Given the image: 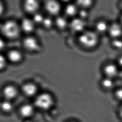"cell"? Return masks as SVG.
I'll use <instances>...</instances> for the list:
<instances>
[{
	"label": "cell",
	"mask_w": 122,
	"mask_h": 122,
	"mask_svg": "<svg viewBox=\"0 0 122 122\" xmlns=\"http://www.w3.org/2000/svg\"><path fill=\"white\" fill-rule=\"evenodd\" d=\"M78 41L83 48L92 49L96 47L99 44L100 36L94 30L86 29L79 34Z\"/></svg>",
	"instance_id": "cell-1"
},
{
	"label": "cell",
	"mask_w": 122,
	"mask_h": 122,
	"mask_svg": "<svg viewBox=\"0 0 122 122\" xmlns=\"http://www.w3.org/2000/svg\"><path fill=\"white\" fill-rule=\"evenodd\" d=\"M20 26L13 20H8L2 23L0 31L7 38L14 39L18 36L20 33Z\"/></svg>",
	"instance_id": "cell-2"
},
{
	"label": "cell",
	"mask_w": 122,
	"mask_h": 122,
	"mask_svg": "<svg viewBox=\"0 0 122 122\" xmlns=\"http://www.w3.org/2000/svg\"><path fill=\"white\" fill-rule=\"evenodd\" d=\"M54 103L52 96L48 93H42L36 96L34 103L37 107L46 110L52 107Z\"/></svg>",
	"instance_id": "cell-3"
},
{
	"label": "cell",
	"mask_w": 122,
	"mask_h": 122,
	"mask_svg": "<svg viewBox=\"0 0 122 122\" xmlns=\"http://www.w3.org/2000/svg\"><path fill=\"white\" fill-rule=\"evenodd\" d=\"M87 21L76 17L72 19L69 22V28L71 31L75 33L79 34L86 30Z\"/></svg>",
	"instance_id": "cell-4"
},
{
	"label": "cell",
	"mask_w": 122,
	"mask_h": 122,
	"mask_svg": "<svg viewBox=\"0 0 122 122\" xmlns=\"http://www.w3.org/2000/svg\"><path fill=\"white\" fill-rule=\"evenodd\" d=\"M120 71L118 66L114 63H107L102 68V72L105 77L112 79L119 77Z\"/></svg>",
	"instance_id": "cell-5"
},
{
	"label": "cell",
	"mask_w": 122,
	"mask_h": 122,
	"mask_svg": "<svg viewBox=\"0 0 122 122\" xmlns=\"http://www.w3.org/2000/svg\"><path fill=\"white\" fill-rule=\"evenodd\" d=\"M45 8L51 16H57L60 15L61 6L59 2L56 0H48L45 3Z\"/></svg>",
	"instance_id": "cell-6"
},
{
	"label": "cell",
	"mask_w": 122,
	"mask_h": 122,
	"mask_svg": "<svg viewBox=\"0 0 122 122\" xmlns=\"http://www.w3.org/2000/svg\"><path fill=\"white\" fill-rule=\"evenodd\" d=\"M107 33L112 39L121 38L122 26L119 22H114L110 24Z\"/></svg>",
	"instance_id": "cell-7"
},
{
	"label": "cell",
	"mask_w": 122,
	"mask_h": 122,
	"mask_svg": "<svg viewBox=\"0 0 122 122\" xmlns=\"http://www.w3.org/2000/svg\"><path fill=\"white\" fill-rule=\"evenodd\" d=\"M24 47L28 51L35 52L39 50V43L36 38L32 36L26 38L23 41Z\"/></svg>",
	"instance_id": "cell-8"
},
{
	"label": "cell",
	"mask_w": 122,
	"mask_h": 122,
	"mask_svg": "<svg viewBox=\"0 0 122 122\" xmlns=\"http://www.w3.org/2000/svg\"><path fill=\"white\" fill-rule=\"evenodd\" d=\"M79 9L74 3L67 4L64 7V15L67 18H73L78 16Z\"/></svg>",
	"instance_id": "cell-9"
},
{
	"label": "cell",
	"mask_w": 122,
	"mask_h": 122,
	"mask_svg": "<svg viewBox=\"0 0 122 122\" xmlns=\"http://www.w3.org/2000/svg\"><path fill=\"white\" fill-rule=\"evenodd\" d=\"M109 23H108L105 20H99L96 22L94 24L93 30L99 35H103L105 33H107Z\"/></svg>",
	"instance_id": "cell-10"
},
{
	"label": "cell",
	"mask_w": 122,
	"mask_h": 122,
	"mask_svg": "<svg viewBox=\"0 0 122 122\" xmlns=\"http://www.w3.org/2000/svg\"><path fill=\"white\" fill-rule=\"evenodd\" d=\"M23 7L26 11L33 15L38 12L39 8V3L36 0H28L25 1L23 4Z\"/></svg>",
	"instance_id": "cell-11"
},
{
	"label": "cell",
	"mask_w": 122,
	"mask_h": 122,
	"mask_svg": "<svg viewBox=\"0 0 122 122\" xmlns=\"http://www.w3.org/2000/svg\"><path fill=\"white\" fill-rule=\"evenodd\" d=\"M69 22L67 18L64 15H59L55 19V25L59 30H63L69 28Z\"/></svg>",
	"instance_id": "cell-12"
},
{
	"label": "cell",
	"mask_w": 122,
	"mask_h": 122,
	"mask_svg": "<svg viewBox=\"0 0 122 122\" xmlns=\"http://www.w3.org/2000/svg\"><path fill=\"white\" fill-rule=\"evenodd\" d=\"M35 25L32 19L25 18L22 20L20 28L25 33H30L34 30Z\"/></svg>",
	"instance_id": "cell-13"
},
{
	"label": "cell",
	"mask_w": 122,
	"mask_h": 122,
	"mask_svg": "<svg viewBox=\"0 0 122 122\" xmlns=\"http://www.w3.org/2000/svg\"><path fill=\"white\" fill-rule=\"evenodd\" d=\"M3 93L4 97L7 100L10 101L14 98L17 96V91L14 86L11 85H8L4 87Z\"/></svg>",
	"instance_id": "cell-14"
},
{
	"label": "cell",
	"mask_w": 122,
	"mask_h": 122,
	"mask_svg": "<svg viewBox=\"0 0 122 122\" xmlns=\"http://www.w3.org/2000/svg\"><path fill=\"white\" fill-rule=\"evenodd\" d=\"M22 91L26 96L28 97L34 96L37 92V87L34 84L29 82L24 84L22 87Z\"/></svg>",
	"instance_id": "cell-15"
},
{
	"label": "cell",
	"mask_w": 122,
	"mask_h": 122,
	"mask_svg": "<svg viewBox=\"0 0 122 122\" xmlns=\"http://www.w3.org/2000/svg\"><path fill=\"white\" fill-rule=\"evenodd\" d=\"M23 58L21 52L17 50H12L7 55V59L12 63H17L20 62Z\"/></svg>",
	"instance_id": "cell-16"
},
{
	"label": "cell",
	"mask_w": 122,
	"mask_h": 122,
	"mask_svg": "<svg viewBox=\"0 0 122 122\" xmlns=\"http://www.w3.org/2000/svg\"><path fill=\"white\" fill-rule=\"evenodd\" d=\"M34 112V107L30 104L23 105L20 109L21 115L24 117H29L33 115Z\"/></svg>",
	"instance_id": "cell-17"
},
{
	"label": "cell",
	"mask_w": 122,
	"mask_h": 122,
	"mask_svg": "<svg viewBox=\"0 0 122 122\" xmlns=\"http://www.w3.org/2000/svg\"><path fill=\"white\" fill-rule=\"evenodd\" d=\"M79 9L89 10L94 5V1L91 0H79L74 2Z\"/></svg>",
	"instance_id": "cell-18"
},
{
	"label": "cell",
	"mask_w": 122,
	"mask_h": 122,
	"mask_svg": "<svg viewBox=\"0 0 122 122\" xmlns=\"http://www.w3.org/2000/svg\"><path fill=\"white\" fill-rule=\"evenodd\" d=\"M100 84L104 89L107 90H111L115 86L114 79L105 77L101 80Z\"/></svg>",
	"instance_id": "cell-19"
},
{
	"label": "cell",
	"mask_w": 122,
	"mask_h": 122,
	"mask_svg": "<svg viewBox=\"0 0 122 122\" xmlns=\"http://www.w3.org/2000/svg\"><path fill=\"white\" fill-rule=\"evenodd\" d=\"M0 108L5 112H9L12 110L13 106L10 101L6 100L2 102Z\"/></svg>",
	"instance_id": "cell-20"
},
{
	"label": "cell",
	"mask_w": 122,
	"mask_h": 122,
	"mask_svg": "<svg viewBox=\"0 0 122 122\" xmlns=\"http://www.w3.org/2000/svg\"><path fill=\"white\" fill-rule=\"evenodd\" d=\"M42 25L45 28L50 29L55 25V20L51 16L45 17Z\"/></svg>",
	"instance_id": "cell-21"
},
{
	"label": "cell",
	"mask_w": 122,
	"mask_h": 122,
	"mask_svg": "<svg viewBox=\"0 0 122 122\" xmlns=\"http://www.w3.org/2000/svg\"><path fill=\"white\" fill-rule=\"evenodd\" d=\"M111 46L112 47V48L116 50H122V38L112 39V41H111Z\"/></svg>",
	"instance_id": "cell-22"
},
{
	"label": "cell",
	"mask_w": 122,
	"mask_h": 122,
	"mask_svg": "<svg viewBox=\"0 0 122 122\" xmlns=\"http://www.w3.org/2000/svg\"><path fill=\"white\" fill-rule=\"evenodd\" d=\"M90 15V14L89 10L79 9L77 17L87 21V20L89 18Z\"/></svg>",
	"instance_id": "cell-23"
},
{
	"label": "cell",
	"mask_w": 122,
	"mask_h": 122,
	"mask_svg": "<svg viewBox=\"0 0 122 122\" xmlns=\"http://www.w3.org/2000/svg\"><path fill=\"white\" fill-rule=\"evenodd\" d=\"M33 18L32 19L34 22L35 24H42L43 20H44V16L41 13L37 12L33 14Z\"/></svg>",
	"instance_id": "cell-24"
},
{
	"label": "cell",
	"mask_w": 122,
	"mask_h": 122,
	"mask_svg": "<svg viewBox=\"0 0 122 122\" xmlns=\"http://www.w3.org/2000/svg\"><path fill=\"white\" fill-rule=\"evenodd\" d=\"M7 63V58L3 55L0 54V71L6 67Z\"/></svg>",
	"instance_id": "cell-25"
},
{
	"label": "cell",
	"mask_w": 122,
	"mask_h": 122,
	"mask_svg": "<svg viewBox=\"0 0 122 122\" xmlns=\"http://www.w3.org/2000/svg\"><path fill=\"white\" fill-rule=\"evenodd\" d=\"M116 96L118 99L122 100V87L118 88L116 91Z\"/></svg>",
	"instance_id": "cell-26"
},
{
	"label": "cell",
	"mask_w": 122,
	"mask_h": 122,
	"mask_svg": "<svg viewBox=\"0 0 122 122\" xmlns=\"http://www.w3.org/2000/svg\"><path fill=\"white\" fill-rule=\"evenodd\" d=\"M116 64L117 65L118 67H120L122 69V56H119V57L117 58V63Z\"/></svg>",
	"instance_id": "cell-27"
},
{
	"label": "cell",
	"mask_w": 122,
	"mask_h": 122,
	"mask_svg": "<svg viewBox=\"0 0 122 122\" xmlns=\"http://www.w3.org/2000/svg\"><path fill=\"white\" fill-rule=\"evenodd\" d=\"M5 41L2 38H0V51L3 50L5 48Z\"/></svg>",
	"instance_id": "cell-28"
},
{
	"label": "cell",
	"mask_w": 122,
	"mask_h": 122,
	"mask_svg": "<svg viewBox=\"0 0 122 122\" xmlns=\"http://www.w3.org/2000/svg\"><path fill=\"white\" fill-rule=\"evenodd\" d=\"M4 11V6L3 4L0 1V16L1 15Z\"/></svg>",
	"instance_id": "cell-29"
},
{
	"label": "cell",
	"mask_w": 122,
	"mask_h": 122,
	"mask_svg": "<svg viewBox=\"0 0 122 122\" xmlns=\"http://www.w3.org/2000/svg\"><path fill=\"white\" fill-rule=\"evenodd\" d=\"M118 7L121 11L122 12V0L120 1L118 3Z\"/></svg>",
	"instance_id": "cell-30"
},
{
	"label": "cell",
	"mask_w": 122,
	"mask_h": 122,
	"mask_svg": "<svg viewBox=\"0 0 122 122\" xmlns=\"http://www.w3.org/2000/svg\"><path fill=\"white\" fill-rule=\"evenodd\" d=\"M119 77L121 78V79H122V69L120 70V73H119Z\"/></svg>",
	"instance_id": "cell-31"
},
{
	"label": "cell",
	"mask_w": 122,
	"mask_h": 122,
	"mask_svg": "<svg viewBox=\"0 0 122 122\" xmlns=\"http://www.w3.org/2000/svg\"><path fill=\"white\" fill-rule=\"evenodd\" d=\"M119 23H121V25L122 26V13L121 15V16L120 17V20H119Z\"/></svg>",
	"instance_id": "cell-32"
},
{
	"label": "cell",
	"mask_w": 122,
	"mask_h": 122,
	"mask_svg": "<svg viewBox=\"0 0 122 122\" xmlns=\"http://www.w3.org/2000/svg\"><path fill=\"white\" fill-rule=\"evenodd\" d=\"M120 114L121 117H122V106L121 107V109H120Z\"/></svg>",
	"instance_id": "cell-33"
},
{
	"label": "cell",
	"mask_w": 122,
	"mask_h": 122,
	"mask_svg": "<svg viewBox=\"0 0 122 122\" xmlns=\"http://www.w3.org/2000/svg\"><path fill=\"white\" fill-rule=\"evenodd\" d=\"M1 23H0V28H1Z\"/></svg>",
	"instance_id": "cell-34"
},
{
	"label": "cell",
	"mask_w": 122,
	"mask_h": 122,
	"mask_svg": "<svg viewBox=\"0 0 122 122\" xmlns=\"http://www.w3.org/2000/svg\"><path fill=\"white\" fill-rule=\"evenodd\" d=\"M1 102L0 101V106H1Z\"/></svg>",
	"instance_id": "cell-35"
}]
</instances>
